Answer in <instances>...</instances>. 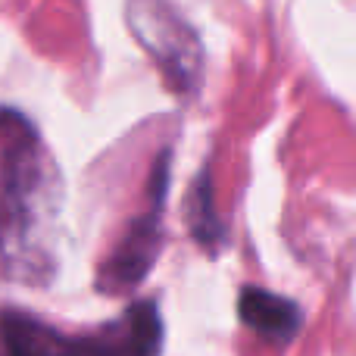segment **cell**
Returning <instances> with one entry per match:
<instances>
[{
  "label": "cell",
  "mask_w": 356,
  "mask_h": 356,
  "mask_svg": "<svg viewBox=\"0 0 356 356\" xmlns=\"http://www.w3.org/2000/svg\"><path fill=\"white\" fill-rule=\"evenodd\" d=\"M163 194H166V156L156 166V181H154V203L141 219L131 222L125 232L122 244L113 250V257L100 269V288L104 291H122L141 282V275L150 269L160 247V216H163Z\"/></svg>",
  "instance_id": "cell-4"
},
{
  "label": "cell",
  "mask_w": 356,
  "mask_h": 356,
  "mask_svg": "<svg viewBox=\"0 0 356 356\" xmlns=\"http://www.w3.org/2000/svg\"><path fill=\"white\" fill-rule=\"evenodd\" d=\"M191 225H194V234L203 244H209V247L216 244V238H219V222H216V213H213V197H209L207 175L197 184V203H191Z\"/></svg>",
  "instance_id": "cell-6"
},
{
  "label": "cell",
  "mask_w": 356,
  "mask_h": 356,
  "mask_svg": "<svg viewBox=\"0 0 356 356\" xmlns=\"http://www.w3.org/2000/svg\"><path fill=\"white\" fill-rule=\"evenodd\" d=\"M129 29L135 41L166 75L178 94H194L203 75V47L191 22L166 0H129Z\"/></svg>",
  "instance_id": "cell-3"
},
{
  "label": "cell",
  "mask_w": 356,
  "mask_h": 356,
  "mask_svg": "<svg viewBox=\"0 0 356 356\" xmlns=\"http://www.w3.org/2000/svg\"><path fill=\"white\" fill-rule=\"evenodd\" d=\"M241 319L250 332H257L269 344H288L300 332L303 316L288 297H278L263 288H244L241 291Z\"/></svg>",
  "instance_id": "cell-5"
},
{
  "label": "cell",
  "mask_w": 356,
  "mask_h": 356,
  "mask_svg": "<svg viewBox=\"0 0 356 356\" xmlns=\"http://www.w3.org/2000/svg\"><path fill=\"white\" fill-rule=\"evenodd\" d=\"M6 356H160L163 319L154 303H138L91 334H63L25 313L0 316Z\"/></svg>",
  "instance_id": "cell-2"
},
{
  "label": "cell",
  "mask_w": 356,
  "mask_h": 356,
  "mask_svg": "<svg viewBox=\"0 0 356 356\" xmlns=\"http://www.w3.org/2000/svg\"><path fill=\"white\" fill-rule=\"evenodd\" d=\"M60 181L41 138L13 110H0V269L41 275L47 269Z\"/></svg>",
  "instance_id": "cell-1"
}]
</instances>
